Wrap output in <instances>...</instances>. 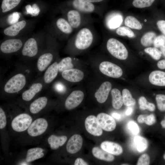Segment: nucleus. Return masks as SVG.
<instances>
[{
	"label": "nucleus",
	"mask_w": 165,
	"mask_h": 165,
	"mask_svg": "<svg viewBox=\"0 0 165 165\" xmlns=\"http://www.w3.org/2000/svg\"><path fill=\"white\" fill-rule=\"evenodd\" d=\"M26 24V22L24 20L18 21L5 29L3 33L5 35L7 36H15L25 28Z\"/></svg>",
	"instance_id": "a211bd4d"
},
{
	"label": "nucleus",
	"mask_w": 165,
	"mask_h": 165,
	"mask_svg": "<svg viewBox=\"0 0 165 165\" xmlns=\"http://www.w3.org/2000/svg\"><path fill=\"white\" fill-rule=\"evenodd\" d=\"M26 83L25 76L21 73L17 74L10 79L4 87V91L10 94L14 93L21 90Z\"/></svg>",
	"instance_id": "f03ea898"
},
{
	"label": "nucleus",
	"mask_w": 165,
	"mask_h": 165,
	"mask_svg": "<svg viewBox=\"0 0 165 165\" xmlns=\"http://www.w3.org/2000/svg\"><path fill=\"white\" fill-rule=\"evenodd\" d=\"M47 102V99L46 97H39L31 104L29 108L30 112L33 114L39 112L45 107Z\"/></svg>",
	"instance_id": "412c9836"
},
{
	"label": "nucleus",
	"mask_w": 165,
	"mask_h": 165,
	"mask_svg": "<svg viewBox=\"0 0 165 165\" xmlns=\"http://www.w3.org/2000/svg\"><path fill=\"white\" fill-rule=\"evenodd\" d=\"M163 158H164V159L165 160V154H164V155L163 156Z\"/></svg>",
	"instance_id": "bf43d9fd"
},
{
	"label": "nucleus",
	"mask_w": 165,
	"mask_h": 165,
	"mask_svg": "<svg viewBox=\"0 0 165 165\" xmlns=\"http://www.w3.org/2000/svg\"><path fill=\"white\" fill-rule=\"evenodd\" d=\"M85 126L87 131L91 134L98 136L102 134V128L99 124L97 117L93 115H90L86 118Z\"/></svg>",
	"instance_id": "0eeeda50"
},
{
	"label": "nucleus",
	"mask_w": 165,
	"mask_h": 165,
	"mask_svg": "<svg viewBox=\"0 0 165 165\" xmlns=\"http://www.w3.org/2000/svg\"><path fill=\"white\" fill-rule=\"evenodd\" d=\"M62 76L64 79L68 81L76 82L81 81L83 78L84 74L80 70L72 68L62 72Z\"/></svg>",
	"instance_id": "4468645a"
},
{
	"label": "nucleus",
	"mask_w": 165,
	"mask_h": 165,
	"mask_svg": "<svg viewBox=\"0 0 165 165\" xmlns=\"http://www.w3.org/2000/svg\"><path fill=\"white\" fill-rule=\"evenodd\" d=\"M134 142L136 146L137 150L139 152H143L147 148L148 142L145 138L140 136L135 137L134 139Z\"/></svg>",
	"instance_id": "72a5a7b5"
},
{
	"label": "nucleus",
	"mask_w": 165,
	"mask_h": 165,
	"mask_svg": "<svg viewBox=\"0 0 165 165\" xmlns=\"http://www.w3.org/2000/svg\"><path fill=\"white\" fill-rule=\"evenodd\" d=\"M100 72L104 75L113 78H119L122 76L123 72L118 65L110 62L104 61L99 65Z\"/></svg>",
	"instance_id": "39448f33"
},
{
	"label": "nucleus",
	"mask_w": 165,
	"mask_h": 165,
	"mask_svg": "<svg viewBox=\"0 0 165 165\" xmlns=\"http://www.w3.org/2000/svg\"><path fill=\"white\" fill-rule=\"evenodd\" d=\"M48 126L47 121L42 118H39L34 120L30 125L28 130V133L31 136L35 137L44 133Z\"/></svg>",
	"instance_id": "423d86ee"
},
{
	"label": "nucleus",
	"mask_w": 165,
	"mask_h": 165,
	"mask_svg": "<svg viewBox=\"0 0 165 165\" xmlns=\"http://www.w3.org/2000/svg\"><path fill=\"white\" fill-rule=\"evenodd\" d=\"M21 0H3L1 8L3 13L8 12L16 7Z\"/></svg>",
	"instance_id": "7c9ffc66"
},
{
	"label": "nucleus",
	"mask_w": 165,
	"mask_h": 165,
	"mask_svg": "<svg viewBox=\"0 0 165 165\" xmlns=\"http://www.w3.org/2000/svg\"><path fill=\"white\" fill-rule=\"evenodd\" d=\"M161 124L163 127L165 128V120H162L161 122Z\"/></svg>",
	"instance_id": "13d9d810"
},
{
	"label": "nucleus",
	"mask_w": 165,
	"mask_h": 165,
	"mask_svg": "<svg viewBox=\"0 0 165 165\" xmlns=\"http://www.w3.org/2000/svg\"><path fill=\"white\" fill-rule=\"evenodd\" d=\"M129 129L134 134H138L139 131V128L137 124L134 122L130 121L128 124Z\"/></svg>",
	"instance_id": "a18cd8bd"
},
{
	"label": "nucleus",
	"mask_w": 165,
	"mask_h": 165,
	"mask_svg": "<svg viewBox=\"0 0 165 165\" xmlns=\"http://www.w3.org/2000/svg\"><path fill=\"white\" fill-rule=\"evenodd\" d=\"M55 88L57 92L61 93L64 92L66 90L65 86L61 83L58 82L56 84Z\"/></svg>",
	"instance_id": "09e8293b"
},
{
	"label": "nucleus",
	"mask_w": 165,
	"mask_h": 165,
	"mask_svg": "<svg viewBox=\"0 0 165 165\" xmlns=\"http://www.w3.org/2000/svg\"><path fill=\"white\" fill-rule=\"evenodd\" d=\"M116 33L120 36H127L129 38L134 37V32L129 28L126 26H121L118 28L116 30Z\"/></svg>",
	"instance_id": "4c0bfd02"
},
{
	"label": "nucleus",
	"mask_w": 165,
	"mask_h": 165,
	"mask_svg": "<svg viewBox=\"0 0 165 165\" xmlns=\"http://www.w3.org/2000/svg\"><path fill=\"white\" fill-rule=\"evenodd\" d=\"M122 21L123 18L121 16L115 15L112 16L109 20L108 25L110 28H116L119 27Z\"/></svg>",
	"instance_id": "e433bc0d"
},
{
	"label": "nucleus",
	"mask_w": 165,
	"mask_h": 165,
	"mask_svg": "<svg viewBox=\"0 0 165 165\" xmlns=\"http://www.w3.org/2000/svg\"><path fill=\"white\" fill-rule=\"evenodd\" d=\"M67 137L65 136H57L52 135L48 138V142L51 148L53 150L57 149L62 146L67 140Z\"/></svg>",
	"instance_id": "5701e85b"
},
{
	"label": "nucleus",
	"mask_w": 165,
	"mask_h": 165,
	"mask_svg": "<svg viewBox=\"0 0 165 165\" xmlns=\"http://www.w3.org/2000/svg\"><path fill=\"white\" fill-rule=\"evenodd\" d=\"M138 103L140 108L141 110L147 109L150 111L153 112L155 109V105L152 103L148 102L144 97L141 96L139 98Z\"/></svg>",
	"instance_id": "f704fd0d"
},
{
	"label": "nucleus",
	"mask_w": 165,
	"mask_h": 165,
	"mask_svg": "<svg viewBox=\"0 0 165 165\" xmlns=\"http://www.w3.org/2000/svg\"><path fill=\"white\" fill-rule=\"evenodd\" d=\"M156 34L154 32H148L142 36L141 39V44L144 46L147 47L151 46L153 43Z\"/></svg>",
	"instance_id": "c85d7f7f"
},
{
	"label": "nucleus",
	"mask_w": 165,
	"mask_h": 165,
	"mask_svg": "<svg viewBox=\"0 0 165 165\" xmlns=\"http://www.w3.org/2000/svg\"><path fill=\"white\" fill-rule=\"evenodd\" d=\"M20 17L19 13L14 12L8 16L7 19L8 22L9 24L12 25L18 22Z\"/></svg>",
	"instance_id": "79ce46f5"
},
{
	"label": "nucleus",
	"mask_w": 165,
	"mask_h": 165,
	"mask_svg": "<svg viewBox=\"0 0 165 165\" xmlns=\"http://www.w3.org/2000/svg\"><path fill=\"white\" fill-rule=\"evenodd\" d=\"M156 24L159 30L165 36V20H159L157 22Z\"/></svg>",
	"instance_id": "de8ad7c7"
},
{
	"label": "nucleus",
	"mask_w": 165,
	"mask_h": 165,
	"mask_svg": "<svg viewBox=\"0 0 165 165\" xmlns=\"http://www.w3.org/2000/svg\"><path fill=\"white\" fill-rule=\"evenodd\" d=\"M74 165H87L88 164L85 162L81 158H78L75 160Z\"/></svg>",
	"instance_id": "3c124183"
},
{
	"label": "nucleus",
	"mask_w": 165,
	"mask_h": 165,
	"mask_svg": "<svg viewBox=\"0 0 165 165\" xmlns=\"http://www.w3.org/2000/svg\"><path fill=\"white\" fill-rule=\"evenodd\" d=\"M22 45L21 40L19 39H8L2 43L0 45V50L4 53H12L19 50Z\"/></svg>",
	"instance_id": "6e6552de"
},
{
	"label": "nucleus",
	"mask_w": 165,
	"mask_h": 165,
	"mask_svg": "<svg viewBox=\"0 0 165 165\" xmlns=\"http://www.w3.org/2000/svg\"><path fill=\"white\" fill-rule=\"evenodd\" d=\"M112 96V104L116 109L120 108L123 104L122 96L120 91L118 89L114 88L111 91Z\"/></svg>",
	"instance_id": "bb28decb"
},
{
	"label": "nucleus",
	"mask_w": 165,
	"mask_h": 165,
	"mask_svg": "<svg viewBox=\"0 0 165 165\" xmlns=\"http://www.w3.org/2000/svg\"><path fill=\"white\" fill-rule=\"evenodd\" d=\"M97 118L99 124L104 130L111 131L115 129L116 126V121L110 115L101 113L97 115Z\"/></svg>",
	"instance_id": "9d476101"
},
{
	"label": "nucleus",
	"mask_w": 165,
	"mask_h": 165,
	"mask_svg": "<svg viewBox=\"0 0 165 165\" xmlns=\"http://www.w3.org/2000/svg\"><path fill=\"white\" fill-rule=\"evenodd\" d=\"M155 0H134L132 4L137 8H142L150 6Z\"/></svg>",
	"instance_id": "58836bf2"
},
{
	"label": "nucleus",
	"mask_w": 165,
	"mask_h": 165,
	"mask_svg": "<svg viewBox=\"0 0 165 165\" xmlns=\"http://www.w3.org/2000/svg\"><path fill=\"white\" fill-rule=\"evenodd\" d=\"M124 23L127 27L132 29L141 30L142 28V26L140 22L133 16H127L125 20Z\"/></svg>",
	"instance_id": "c756f323"
},
{
	"label": "nucleus",
	"mask_w": 165,
	"mask_h": 165,
	"mask_svg": "<svg viewBox=\"0 0 165 165\" xmlns=\"http://www.w3.org/2000/svg\"><path fill=\"white\" fill-rule=\"evenodd\" d=\"M87 1L91 2H97L102 1L103 0H86Z\"/></svg>",
	"instance_id": "4d7b16f0"
},
{
	"label": "nucleus",
	"mask_w": 165,
	"mask_h": 165,
	"mask_svg": "<svg viewBox=\"0 0 165 165\" xmlns=\"http://www.w3.org/2000/svg\"><path fill=\"white\" fill-rule=\"evenodd\" d=\"M42 84L40 83L33 84L29 89L24 91L22 94V98L25 101L31 100L35 95L42 90Z\"/></svg>",
	"instance_id": "6ab92c4d"
},
{
	"label": "nucleus",
	"mask_w": 165,
	"mask_h": 165,
	"mask_svg": "<svg viewBox=\"0 0 165 165\" xmlns=\"http://www.w3.org/2000/svg\"><path fill=\"white\" fill-rule=\"evenodd\" d=\"M156 121L155 117L153 114L146 115L144 122L146 124L148 125H151L155 123Z\"/></svg>",
	"instance_id": "49530a36"
},
{
	"label": "nucleus",
	"mask_w": 165,
	"mask_h": 165,
	"mask_svg": "<svg viewBox=\"0 0 165 165\" xmlns=\"http://www.w3.org/2000/svg\"><path fill=\"white\" fill-rule=\"evenodd\" d=\"M67 16L68 22L73 28H76L80 25L81 16L78 11L70 10L67 13Z\"/></svg>",
	"instance_id": "b1692460"
},
{
	"label": "nucleus",
	"mask_w": 165,
	"mask_h": 165,
	"mask_svg": "<svg viewBox=\"0 0 165 165\" xmlns=\"http://www.w3.org/2000/svg\"><path fill=\"white\" fill-rule=\"evenodd\" d=\"M93 35L89 29L84 28L78 33L75 40L76 47L80 50H83L89 47L92 43Z\"/></svg>",
	"instance_id": "7ed1b4c3"
},
{
	"label": "nucleus",
	"mask_w": 165,
	"mask_h": 165,
	"mask_svg": "<svg viewBox=\"0 0 165 165\" xmlns=\"http://www.w3.org/2000/svg\"><path fill=\"white\" fill-rule=\"evenodd\" d=\"M72 4L75 8L83 13H91L95 9L94 5L86 0H74Z\"/></svg>",
	"instance_id": "dca6fc26"
},
{
	"label": "nucleus",
	"mask_w": 165,
	"mask_h": 165,
	"mask_svg": "<svg viewBox=\"0 0 165 165\" xmlns=\"http://www.w3.org/2000/svg\"><path fill=\"white\" fill-rule=\"evenodd\" d=\"M158 68L160 69H165V59H162L159 61L157 64Z\"/></svg>",
	"instance_id": "8fccbe9b"
},
{
	"label": "nucleus",
	"mask_w": 165,
	"mask_h": 165,
	"mask_svg": "<svg viewBox=\"0 0 165 165\" xmlns=\"http://www.w3.org/2000/svg\"><path fill=\"white\" fill-rule=\"evenodd\" d=\"M101 147L105 151L115 155H119L123 152L122 148L120 145L111 141H103L101 144Z\"/></svg>",
	"instance_id": "f3484780"
},
{
	"label": "nucleus",
	"mask_w": 165,
	"mask_h": 165,
	"mask_svg": "<svg viewBox=\"0 0 165 165\" xmlns=\"http://www.w3.org/2000/svg\"><path fill=\"white\" fill-rule=\"evenodd\" d=\"M38 52L37 42L34 38H29L24 44L22 51L23 55L32 57L36 56Z\"/></svg>",
	"instance_id": "ddd939ff"
},
{
	"label": "nucleus",
	"mask_w": 165,
	"mask_h": 165,
	"mask_svg": "<svg viewBox=\"0 0 165 165\" xmlns=\"http://www.w3.org/2000/svg\"><path fill=\"white\" fill-rule=\"evenodd\" d=\"M112 87L111 83L106 81L103 82L95 93V97L99 103H102L107 100Z\"/></svg>",
	"instance_id": "f8f14e48"
},
{
	"label": "nucleus",
	"mask_w": 165,
	"mask_h": 165,
	"mask_svg": "<svg viewBox=\"0 0 165 165\" xmlns=\"http://www.w3.org/2000/svg\"><path fill=\"white\" fill-rule=\"evenodd\" d=\"M84 97V94L82 91L79 90L73 91L66 100L65 108L69 110L75 108L81 103Z\"/></svg>",
	"instance_id": "1a4fd4ad"
},
{
	"label": "nucleus",
	"mask_w": 165,
	"mask_h": 165,
	"mask_svg": "<svg viewBox=\"0 0 165 165\" xmlns=\"http://www.w3.org/2000/svg\"><path fill=\"white\" fill-rule=\"evenodd\" d=\"M73 67L72 58L69 57H66L63 58L58 64V71L62 72L73 68Z\"/></svg>",
	"instance_id": "2f4dec72"
},
{
	"label": "nucleus",
	"mask_w": 165,
	"mask_h": 165,
	"mask_svg": "<svg viewBox=\"0 0 165 165\" xmlns=\"http://www.w3.org/2000/svg\"><path fill=\"white\" fill-rule=\"evenodd\" d=\"M32 120V118L30 115L26 113H22L13 119L11 123V126L16 131L23 132L28 128Z\"/></svg>",
	"instance_id": "20e7f679"
},
{
	"label": "nucleus",
	"mask_w": 165,
	"mask_h": 165,
	"mask_svg": "<svg viewBox=\"0 0 165 165\" xmlns=\"http://www.w3.org/2000/svg\"><path fill=\"white\" fill-rule=\"evenodd\" d=\"M106 46L109 53L115 58L125 60L128 56V51L125 46L118 40L113 38L109 39Z\"/></svg>",
	"instance_id": "f257e3e1"
},
{
	"label": "nucleus",
	"mask_w": 165,
	"mask_h": 165,
	"mask_svg": "<svg viewBox=\"0 0 165 165\" xmlns=\"http://www.w3.org/2000/svg\"><path fill=\"white\" fill-rule=\"evenodd\" d=\"M151 83L155 86H165V72L161 70H155L152 72L149 76Z\"/></svg>",
	"instance_id": "2eb2a0df"
},
{
	"label": "nucleus",
	"mask_w": 165,
	"mask_h": 165,
	"mask_svg": "<svg viewBox=\"0 0 165 165\" xmlns=\"http://www.w3.org/2000/svg\"><path fill=\"white\" fill-rule=\"evenodd\" d=\"M146 115H139L138 118V122L140 123H142L145 122V119Z\"/></svg>",
	"instance_id": "603ef678"
},
{
	"label": "nucleus",
	"mask_w": 165,
	"mask_h": 165,
	"mask_svg": "<svg viewBox=\"0 0 165 165\" xmlns=\"http://www.w3.org/2000/svg\"><path fill=\"white\" fill-rule=\"evenodd\" d=\"M6 124V116L4 111L2 108H0V129L4 128Z\"/></svg>",
	"instance_id": "c03bdc74"
},
{
	"label": "nucleus",
	"mask_w": 165,
	"mask_h": 165,
	"mask_svg": "<svg viewBox=\"0 0 165 165\" xmlns=\"http://www.w3.org/2000/svg\"><path fill=\"white\" fill-rule=\"evenodd\" d=\"M150 158L149 156L144 154L139 158L137 163V165H148L149 164Z\"/></svg>",
	"instance_id": "37998d69"
},
{
	"label": "nucleus",
	"mask_w": 165,
	"mask_h": 165,
	"mask_svg": "<svg viewBox=\"0 0 165 165\" xmlns=\"http://www.w3.org/2000/svg\"><path fill=\"white\" fill-rule=\"evenodd\" d=\"M160 50L161 51L162 55L165 58V43L160 48Z\"/></svg>",
	"instance_id": "864d4df0"
},
{
	"label": "nucleus",
	"mask_w": 165,
	"mask_h": 165,
	"mask_svg": "<svg viewBox=\"0 0 165 165\" xmlns=\"http://www.w3.org/2000/svg\"><path fill=\"white\" fill-rule=\"evenodd\" d=\"M82 137L78 134L73 135L68 140L66 145V150L71 154L75 153L80 150L82 145Z\"/></svg>",
	"instance_id": "9b49d317"
},
{
	"label": "nucleus",
	"mask_w": 165,
	"mask_h": 165,
	"mask_svg": "<svg viewBox=\"0 0 165 165\" xmlns=\"http://www.w3.org/2000/svg\"><path fill=\"white\" fill-rule=\"evenodd\" d=\"M165 43V36L164 35H160L156 36L154 39L153 45L154 47L160 48Z\"/></svg>",
	"instance_id": "a19ab883"
},
{
	"label": "nucleus",
	"mask_w": 165,
	"mask_h": 165,
	"mask_svg": "<svg viewBox=\"0 0 165 165\" xmlns=\"http://www.w3.org/2000/svg\"><path fill=\"white\" fill-rule=\"evenodd\" d=\"M112 116L117 119H119L120 118V116L119 114L113 113L112 114Z\"/></svg>",
	"instance_id": "6e6d98bb"
},
{
	"label": "nucleus",
	"mask_w": 165,
	"mask_h": 165,
	"mask_svg": "<svg viewBox=\"0 0 165 165\" xmlns=\"http://www.w3.org/2000/svg\"><path fill=\"white\" fill-rule=\"evenodd\" d=\"M122 97L123 104L127 106L134 105L136 103L135 100L132 97L128 90L124 89L122 91Z\"/></svg>",
	"instance_id": "473e14b6"
},
{
	"label": "nucleus",
	"mask_w": 165,
	"mask_h": 165,
	"mask_svg": "<svg viewBox=\"0 0 165 165\" xmlns=\"http://www.w3.org/2000/svg\"><path fill=\"white\" fill-rule=\"evenodd\" d=\"M94 156L97 158L107 161H112L114 159L112 154L97 147H94L92 149Z\"/></svg>",
	"instance_id": "393cba45"
},
{
	"label": "nucleus",
	"mask_w": 165,
	"mask_h": 165,
	"mask_svg": "<svg viewBox=\"0 0 165 165\" xmlns=\"http://www.w3.org/2000/svg\"><path fill=\"white\" fill-rule=\"evenodd\" d=\"M43 151L42 148L38 147L29 149L27 153L26 161L31 162L42 158L44 156Z\"/></svg>",
	"instance_id": "a878e982"
},
{
	"label": "nucleus",
	"mask_w": 165,
	"mask_h": 165,
	"mask_svg": "<svg viewBox=\"0 0 165 165\" xmlns=\"http://www.w3.org/2000/svg\"><path fill=\"white\" fill-rule=\"evenodd\" d=\"M144 51L149 55L154 60H159L162 55V53L160 50L155 47H149L145 48Z\"/></svg>",
	"instance_id": "c9c22d12"
},
{
	"label": "nucleus",
	"mask_w": 165,
	"mask_h": 165,
	"mask_svg": "<svg viewBox=\"0 0 165 165\" xmlns=\"http://www.w3.org/2000/svg\"><path fill=\"white\" fill-rule=\"evenodd\" d=\"M58 72V64L55 62L50 66L46 71L44 75V82H51L57 76Z\"/></svg>",
	"instance_id": "aec40b11"
},
{
	"label": "nucleus",
	"mask_w": 165,
	"mask_h": 165,
	"mask_svg": "<svg viewBox=\"0 0 165 165\" xmlns=\"http://www.w3.org/2000/svg\"><path fill=\"white\" fill-rule=\"evenodd\" d=\"M156 100L158 109L161 111H165V95L162 94L156 95Z\"/></svg>",
	"instance_id": "ea45409f"
},
{
	"label": "nucleus",
	"mask_w": 165,
	"mask_h": 165,
	"mask_svg": "<svg viewBox=\"0 0 165 165\" xmlns=\"http://www.w3.org/2000/svg\"></svg>",
	"instance_id": "052dcab7"
},
{
	"label": "nucleus",
	"mask_w": 165,
	"mask_h": 165,
	"mask_svg": "<svg viewBox=\"0 0 165 165\" xmlns=\"http://www.w3.org/2000/svg\"><path fill=\"white\" fill-rule=\"evenodd\" d=\"M132 111V108L131 107L129 108H127V111H126L125 114L126 115L128 116L131 113Z\"/></svg>",
	"instance_id": "5fc2aeb1"
},
{
	"label": "nucleus",
	"mask_w": 165,
	"mask_h": 165,
	"mask_svg": "<svg viewBox=\"0 0 165 165\" xmlns=\"http://www.w3.org/2000/svg\"><path fill=\"white\" fill-rule=\"evenodd\" d=\"M56 25L58 28L65 34H70L73 31L72 27L68 22L63 18H60L57 20Z\"/></svg>",
	"instance_id": "cd10ccee"
},
{
	"label": "nucleus",
	"mask_w": 165,
	"mask_h": 165,
	"mask_svg": "<svg viewBox=\"0 0 165 165\" xmlns=\"http://www.w3.org/2000/svg\"><path fill=\"white\" fill-rule=\"evenodd\" d=\"M53 56L50 53H44L38 58L37 63L38 70L41 72L44 71L51 62Z\"/></svg>",
	"instance_id": "4be33fe9"
}]
</instances>
